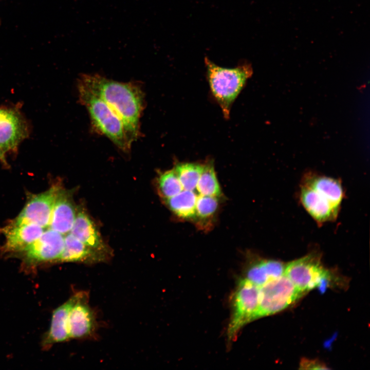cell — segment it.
Returning a JSON list of instances; mask_svg holds the SVG:
<instances>
[{"label": "cell", "instance_id": "cell-1", "mask_svg": "<svg viewBox=\"0 0 370 370\" xmlns=\"http://www.w3.org/2000/svg\"><path fill=\"white\" fill-rule=\"evenodd\" d=\"M79 82L104 101L123 123L132 142L140 135L144 95L135 83L120 82L98 74H85Z\"/></svg>", "mask_w": 370, "mask_h": 370}, {"label": "cell", "instance_id": "cell-2", "mask_svg": "<svg viewBox=\"0 0 370 370\" xmlns=\"http://www.w3.org/2000/svg\"><path fill=\"white\" fill-rule=\"evenodd\" d=\"M205 63L211 92L224 116L228 119L232 104L252 75V66L249 63L244 62L234 68L221 67L207 57Z\"/></svg>", "mask_w": 370, "mask_h": 370}, {"label": "cell", "instance_id": "cell-3", "mask_svg": "<svg viewBox=\"0 0 370 370\" xmlns=\"http://www.w3.org/2000/svg\"><path fill=\"white\" fill-rule=\"evenodd\" d=\"M78 97L80 102L89 113L93 128L107 137L120 150L128 152L133 142L118 115L104 101L80 82Z\"/></svg>", "mask_w": 370, "mask_h": 370}, {"label": "cell", "instance_id": "cell-4", "mask_svg": "<svg viewBox=\"0 0 370 370\" xmlns=\"http://www.w3.org/2000/svg\"><path fill=\"white\" fill-rule=\"evenodd\" d=\"M259 287L246 279L238 281L232 296V311L227 329L229 342L233 341L240 329L257 318Z\"/></svg>", "mask_w": 370, "mask_h": 370}, {"label": "cell", "instance_id": "cell-5", "mask_svg": "<svg viewBox=\"0 0 370 370\" xmlns=\"http://www.w3.org/2000/svg\"><path fill=\"white\" fill-rule=\"evenodd\" d=\"M258 287L257 318L273 314L285 309L304 293L284 274Z\"/></svg>", "mask_w": 370, "mask_h": 370}, {"label": "cell", "instance_id": "cell-6", "mask_svg": "<svg viewBox=\"0 0 370 370\" xmlns=\"http://www.w3.org/2000/svg\"><path fill=\"white\" fill-rule=\"evenodd\" d=\"M284 274L303 293L321 286L329 275L320 258L312 254L289 263Z\"/></svg>", "mask_w": 370, "mask_h": 370}, {"label": "cell", "instance_id": "cell-7", "mask_svg": "<svg viewBox=\"0 0 370 370\" xmlns=\"http://www.w3.org/2000/svg\"><path fill=\"white\" fill-rule=\"evenodd\" d=\"M89 292L79 291L78 298L70 310L68 329L70 339H91L98 328L95 310L89 304Z\"/></svg>", "mask_w": 370, "mask_h": 370}, {"label": "cell", "instance_id": "cell-8", "mask_svg": "<svg viewBox=\"0 0 370 370\" xmlns=\"http://www.w3.org/2000/svg\"><path fill=\"white\" fill-rule=\"evenodd\" d=\"M61 187L59 184H53L44 192L31 194L24 208L12 223L34 224L44 229L48 228L54 201Z\"/></svg>", "mask_w": 370, "mask_h": 370}, {"label": "cell", "instance_id": "cell-9", "mask_svg": "<svg viewBox=\"0 0 370 370\" xmlns=\"http://www.w3.org/2000/svg\"><path fill=\"white\" fill-rule=\"evenodd\" d=\"M65 235L50 228L45 229L42 235L21 253L28 265L42 263H57L62 253Z\"/></svg>", "mask_w": 370, "mask_h": 370}, {"label": "cell", "instance_id": "cell-10", "mask_svg": "<svg viewBox=\"0 0 370 370\" xmlns=\"http://www.w3.org/2000/svg\"><path fill=\"white\" fill-rule=\"evenodd\" d=\"M44 229L34 224H16L11 222L1 229L6 237L2 252L21 253L42 235Z\"/></svg>", "mask_w": 370, "mask_h": 370}, {"label": "cell", "instance_id": "cell-11", "mask_svg": "<svg viewBox=\"0 0 370 370\" xmlns=\"http://www.w3.org/2000/svg\"><path fill=\"white\" fill-rule=\"evenodd\" d=\"M28 135L24 120L16 112L0 108V148L5 152L16 149Z\"/></svg>", "mask_w": 370, "mask_h": 370}, {"label": "cell", "instance_id": "cell-12", "mask_svg": "<svg viewBox=\"0 0 370 370\" xmlns=\"http://www.w3.org/2000/svg\"><path fill=\"white\" fill-rule=\"evenodd\" d=\"M77 212L72 193L61 187L54 201L48 228L65 235L70 232Z\"/></svg>", "mask_w": 370, "mask_h": 370}, {"label": "cell", "instance_id": "cell-13", "mask_svg": "<svg viewBox=\"0 0 370 370\" xmlns=\"http://www.w3.org/2000/svg\"><path fill=\"white\" fill-rule=\"evenodd\" d=\"M111 256L84 244L69 232L65 235L64 249L58 262L94 264L106 262Z\"/></svg>", "mask_w": 370, "mask_h": 370}, {"label": "cell", "instance_id": "cell-14", "mask_svg": "<svg viewBox=\"0 0 370 370\" xmlns=\"http://www.w3.org/2000/svg\"><path fill=\"white\" fill-rule=\"evenodd\" d=\"M300 198L305 209L317 221L324 223L336 218L339 209L305 183L301 188Z\"/></svg>", "mask_w": 370, "mask_h": 370}, {"label": "cell", "instance_id": "cell-15", "mask_svg": "<svg viewBox=\"0 0 370 370\" xmlns=\"http://www.w3.org/2000/svg\"><path fill=\"white\" fill-rule=\"evenodd\" d=\"M70 233L84 244L113 255L112 251L104 242L95 223L82 209H78Z\"/></svg>", "mask_w": 370, "mask_h": 370}, {"label": "cell", "instance_id": "cell-16", "mask_svg": "<svg viewBox=\"0 0 370 370\" xmlns=\"http://www.w3.org/2000/svg\"><path fill=\"white\" fill-rule=\"evenodd\" d=\"M78 294L79 291L75 293L53 311L49 329L43 340L44 346H49L70 339L68 329V316Z\"/></svg>", "mask_w": 370, "mask_h": 370}, {"label": "cell", "instance_id": "cell-17", "mask_svg": "<svg viewBox=\"0 0 370 370\" xmlns=\"http://www.w3.org/2000/svg\"><path fill=\"white\" fill-rule=\"evenodd\" d=\"M285 267V266L278 261L258 259L249 265L245 278L260 286L271 280L283 275Z\"/></svg>", "mask_w": 370, "mask_h": 370}, {"label": "cell", "instance_id": "cell-18", "mask_svg": "<svg viewBox=\"0 0 370 370\" xmlns=\"http://www.w3.org/2000/svg\"><path fill=\"white\" fill-rule=\"evenodd\" d=\"M304 183L311 187L339 209L343 197L340 183L332 178L321 176H308Z\"/></svg>", "mask_w": 370, "mask_h": 370}, {"label": "cell", "instance_id": "cell-19", "mask_svg": "<svg viewBox=\"0 0 370 370\" xmlns=\"http://www.w3.org/2000/svg\"><path fill=\"white\" fill-rule=\"evenodd\" d=\"M197 196L193 191L183 190L176 195L166 199L169 209L178 216L183 218L195 217Z\"/></svg>", "mask_w": 370, "mask_h": 370}, {"label": "cell", "instance_id": "cell-20", "mask_svg": "<svg viewBox=\"0 0 370 370\" xmlns=\"http://www.w3.org/2000/svg\"><path fill=\"white\" fill-rule=\"evenodd\" d=\"M203 168V164L184 162L177 164L174 169L183 189L194 191Z\"/></svg>", "mask_w": 370, "mask_h": 370}, {"label": "cell", "instance_id": "cell-21", "mask_svg": "<svg viewBox=\"0 0 370 370\" xmlns=\"http://www.w3.org/2000/svg\"><path fill=\"white\" fill-rule=\"evenodd\" d=\"M196 188L200 195L217 197L221 195V189L212 163L203 164Z\"/></svg>", "mask_w": 370, "mask_h": 370}, {"label": "cell", "instance_id": "cell-22", "mask_svg": "<svg viewBox=\"0 0 370 370\" xmlns=\"http://www.w3.org/2000/svg\"><path fill=\"white\" fill-rule=\"evenodd\" d=\"M158 188L165 199L176 195L183 190L174 169L161 174L158 179Z\"/></svg>", "mask_w": 370, "mask_h": 370}, {"label": "cell", "instance_id": "cell-23", "mask_svg": "<svg viewBox=\"0 0 370 370\" xmlns=\"http://www.w3.org/2000/svg\"><path fill=\"white\" fill-rule=\"evenodd\" d=\"M218 206L217 197L199 195L196 199L195 216L202 219L209 218L216 212Z\"/></svg>", "mask_w": 370, "mask_h": 370}, {"label": "cell", "instance_id": "cell-24", "mask_svg": "<svg viewBox=\"0 0 370 370\" xmlns=\"http://www.w3.org/2000/svg\"><path fill=\"white\" fill-rule=\"evenodd\" d=\"M300 368L310 369H324L327 367L320 361L317 360H309L304 358L300 362Z\"/></svg>", "mask_w": 370, "mask_h": 370}, {"label": "cell", "instance_id": "cell-25", "mask_svg": "<svg viewBox=\"0 0 370 370\" xmlns=\"http://www.w3.org/2000/svg\"><path fill=\"white\" fill-rule=\"evenodd\" d=\"M4 154L5 152L0 148V160L5 165H7V163Z\"/></svg>", "mask_w": 370, "mask_h": 370}]
</instances>
